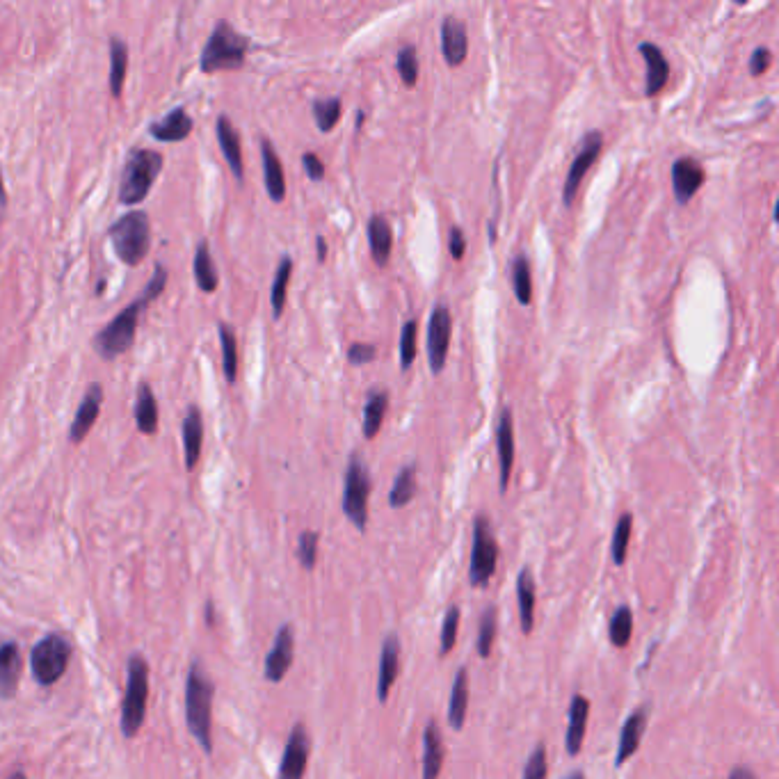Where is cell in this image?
Returning a JSON list of instances; mask_svg holds the SVG:
<instances>
[{
  "label": "cell",
  "mask_w": 779,
  "mask_h": 779,
  "mask_svg": "<svg viewBox=\"0 0 779 779\" xmlns=\"http://www.w3.org/2000/svg\"><path fill=\"white\" fill-rule=\"evenodd\" d=\"M496 562H499V544H496V537L492 533V524H489L487 517H476L469 567V581L473 588H485L489 578L496 572Z\"/></svg>",
  "instance_id": "9"
},
{
  "label": "cell",
  "mask_w": 779,
  "mask_h": 779,
  "mask_svg": "<svg viewBox=\"0 0 779 779\" xmlns=\"http://www.w3.org/2000/svg\"><path fill=\"white\" fill-rule=\"evenodd\" d=\"M316 250H318V261L323 263L327 259V243H325L323 236L316 238Z\"/></svg>",
  "instance_id": "54"
},
{
  "label": "cell",
  "mask_w": 779,
  "mask_h": 779,
  "mask_svg": "<svg viewBox=\"0 0 779 779\" xmlns=\"http://www.w3.org/2000/svg\"><path fill=\"white\" fill-rule=\"evenodd\" d=\"M377 357V345L371 343H352L348 348V361L355 366L371 364Z\"/></svg>",
  "instance_id": "48"
},
{
  "label": "cell",
  "mask_w": 779,
  "mask_h": 779,
  "mask_svg": "<svg viewBox=\"0 0 779 779\" xmlns=\"http://www.w3.org/2000/svg\"><path fill=\"white\" fill-rule=\"evenodd\" d=\"M293 275V259L291 256H284L279 261L277 272H275V281H272V293H270V304H272V316L281 318L286 307V291H288V281H291Z\"/></svg>",
  "instance_id": "35"
},
{
  "label": "cell",
  "mask_w": 779,
  "mask_h": 779,
  "mask_svg": "<svg viewBox=\"0 0 779 779\" xmlns=\"http://www.w3.org/2000/svg\"><path fill=\"white\" fill-rule=\"evenodd\" d=\"M416 496V467H405L398 473L396 480H393L391 494H389V505L391 508H405V505L412 501Z\"/></svg>",
  "instance_id": "37"
},
{
  "label": "cell",
  "mask_w": 779,
  "mask_h": 779,
  "mask_svg": "<svg viewBox=\"0 0 779 779\" xmlns=\"http://www.w3.org/2000/svg\"><path fill=\"white\" fill-rule=\"evenodd\" d=\"M770 60H773V58H770V51H768V48H764V46L757 48V51H754V53H752V58H750V71H752V76L766 74L768 67H770Z\"/></svg>",
  "instance_id": "51"
},
{
  "label": "cell",
  "mask_w": 779,
  "mask_h": 779,
  "mask_svg": "<svg viewBox=\"0 0 779 779\" xmlns=\"http://www.w3.org/2000/svg\"><path fill=\"white\" fill-rule=\"evenodd\" d=\"M206 622L208 626L215 624V617H213V604H206Z\"/></svg>",
  "instance_id": "55"
},
{
  "label": "cell",
  "mask_w": 779,
  "mask_h": 779,
  "mask_svg": "<svg viewBox=\"0 0 779 779\" xmlns=\"http://www.w3.org/2000/svg\"><path fill=\"white\" fill-rule=\"evenodd\" d=\"M293 656H295L293 629L288 624H284L277 631L275 645H272L268 658H265V679L272 681V684H279V681L288 674V670H291Z\"/></svg>",
  "instance_id": "13"
},
{
  "label": "cell",
  "mask_w": 779,
  "mask_h": 779,
  "mask_svg": "<svg viewBox=\"0 0 779 779\" xmlns=\"http://www.w3.org/2000/svg\"><path fill=\"white\" fill-rule=\"evenodd\" d=\"M220 332V343H222V366H224V377H227L229 384L236 382L238 377V341L234 329H231L227 323L218 325Z\"/></svg>",
  "instance_id": "36"
},
{
  "label": "cell",
  "mask_w": 779,
  "mask_h": 779,
  "mask_svg": "<svg viewBox=\"0 0 779 779\" xmlns=\"http://www.w3.org/2000/svg\"><path fill=\"white\" fill-rule=\"evenodd\" d=\"M704 167L695 158H679L672 165V190L679 204H688L704 186Z\"/></svg>",
  "instance_id": "14"
},
{
  "label": "cell",
  "mask_w": 779,
  "mask_h": 779,
  "mask_svg": "<svg viewBox=\"0 0 779 779\" xmlns=\"http://www.w3.org/2000/svg\"><path fill=\"white\" fill-rule=\"evenodd\" d=\"M195 279L197 286L202 288L204 293H215L220 286V275L218 268H215V261L211 256V247H208L206 240L197 245V254H195Z\"/></svg>",
  "instance_id": "32"
},
{
  "label": "cell",
  "mask_w": 779,
  "mask_h": 779,
  "mask_svg": "<svg viewBox=\"0 0 779 779\" xmlns=\"http://www.w3.org/2000/svg\"><path fill=\"white\" fill-rule=\"evenodd\" d=\"M163 154L151 149H131L126 156L122 181H119V202L135 206L147 199L154 181L163 172Z\"/></svg>",
  "instance_id": "3"
},
{
  "label": "cell",
  "mask_w": 779,
  "mask_h": 779,
  "mask_svg": "<svg viewBox=\"0 0 779 779\" xmlns=\"http://www.w3.org/2000/svg\"><path fill=\"white\" fill-rule=\"evenodd\" d=\"M215 133H218L220 149L224 158H227L231 172H234L238 181H243L245 165H243V149H240V135L227 115L218 117V122H215Z\"/></svg>",
  "instance_id": "20"
},
{
  "label": "cell",
  "mask_w": 779,
  "mask_h": 779,
  "mask_svg": "<svg viewBox=\"0 0 779 779\" xmlns=\"http://www.w3.org/2000/svg\"><path fill=\"white\" fill-rule=\"evenodd\" d=\"M608 636L615 647L624 649L633 638V613L629 606H620L610 617L608 624Z\"/></svg>",
  "instance_id": "38"
},
{
  "label": "cell",
  "mask_w": 779,
  "mask_h": 779,
  "mask_svg": "<svg viewBox=\"0 0 779 779\" xmlns=\"http://www.w3.org/2000/svg\"><path fill=\"white\" fill-rule=\"evenodd\" d=\"M389 409V393L387 391H373L368 396V403L364 407V437L373 439L377 437V432L382 428L384 416H387Z\"/></svg>",
  "instance_id": "34"
},
{
  "label": "cell",
  "mask_w": 779,
  "mask_h": 779,
  "mask_svg": "<svg viewBox=\"0 0 779 779\" xmlns=\"http://www.w3.org/2000/svg\"><path fill=\"white\" fill-rule=\"evenodd\" d=\"M318 542L320 535L313 533V530H304L300 535V542H297V560L304 569H313L318 562Z\"/></svg>",
  "instance_id": "45"
},
{
  "label": "cell",
  "mask_w": 779,
  "mask_h": 779,
  "mask_svg": "<svg viewBox=\"0 0 779 779\" xmlns=\"http://www.w3.org/2000/svg\"><path fill=\"white\" fill-rule=\"evenodd\" d=\"M364 112H359V115H357V131H361V124H364Z\"/></svg>",
  "instance_id": "57"
},
{
  "label": "cell",
  "mask_w": 779,
  "mask_h": 779,
  "mask_svg": "<svg viewBox=\"0 0 779 779\" xmlns=\"http://www.w3.org/2000/svg\"><path fill=\"white\" fill-rule=\"evenodd\" d=\"M729 779H754V775H752V770L738 766V768L732 770V775H729Z\"/></svg>",
  "instance_id": "53"
},
{
  "label": "cell",
  "mask_w": 779,
  "mask_h": 779,
  "mask_svg": "<svg viewBox=\"0 0 779 779\" xmlns=\"http://www.w3.org/2000/svg\"><path fill=\"white\" fill-rule=\"evenodd\" d=\"M396 67H398L400 78H403V83L407 87H414L416 83H419V55H416L414 46L400 48L398 58H396Z\"/></svg>",
  "instance_id": "42"
},
{
  "label": "cell",
  "mask_w": 779,
  "mask_h": 779,
  "mask_svg": "<svg viewBox=\"0 0 779 779\" xmlns=\"http://www.w3.org/2000/svg\"><path fill=\"white\" fill-rule=\"evenodd\" d=\"M5 211H7V192L3 183V170H0V222L5 218Z\"/></svg>",
  "instance_id": "52"
},
{
  "label": "cell",
  "mask_w": 779,
  "mask_h": 779,
  "mask_svg": "<svg viewBox=\"0 0 779 779\" xmlns=\"http://www.w3.org/2000/svg\"><path fill=\"white\" fill-rule=\"evenodd\" d=\"M578 154L572 160V167H569L565 188H562V202L569 208L574 204L576 192L581 188V183L585 179V174L592 170V165L597 163V158L601 156V149H604V135L599 131H590L585 138L578 144Z\"/></svg>",
  "instance_id": "10"
},
{
  "label": "cell",
  "mask_w": 779,
  "mask_h": 779,
  "mask_svg": "<svg viewBox=\"0 0 779 779\" xmlns=\"http://www.w3.org/2000/svg\"><path fill=\"white\" fill-rule=\"evenodd\" d=\"M247 51H250V37L231 28V23L220 21L208 37L199 67L204 74H215L220 69H240L245 64Z\"/></svg>",
  "instance_id": "4"
},
{
  "label": "cell",
  "mask_w": 779,
  "mask_h": 779,
  "mask_svg": "<svg viewBox=\"0 0 779 779\" xmlns=\"http://www.w3.org/2000/svg\"><path fill=\"white\" fill-rule=\"evenodd\" d=\"M496 448H499L501 464V494L508 492L512 464H515V421H512V409L505 407L501 412L499 430H496Z\"/></svg>",
  "instance_id": "17"
},
{
  "label": "cell",
  "mask_w": 779,
  "mask_h": 779,
  "mask_svg": "<svg viewBox=\"0 0 779 779\" xmlns=\"http://www.w3.org/2000/svg\"><path fill=\"white\" fill-rule=\"evenodd\" d=\"M647 722H649V709H647V706H642V709L633 711L631 716L626 718L624 727H622V734H620V748H617V759H615L617 768L624 766L626 761H629L633 754L638 752L642 734H645V729H647Z\"/></svg>",
  "instance_id": "18"
},
{
  "label": "cell",
  "mask_w": 779,
  "mask_h": 779,
  "mask_svg": "<svg viewBox=\"0 0 779 779\" xmlns=\"http://www.w3.org/2000/svg\"><path fill=\"white\" fill-rule=\"evenodd\" d=\"M343 112V103L341 99H318L313 101V119H316V126L320 133H329L332 128L339 124Z\"/></svg>",
  "instance_id": "40"
},
{
  "label": "cell",
  "mask_w": 779,
  "mask_h": 779,
  "mask_svg": "<svg viewBox=\"0 0 779 779\" xmlns=\"http://www.w3.org/2000/svg\"><path fill=\"white\" fill-rule=\"evenodd\" d=\"M368 245H371L373 261L380 265V268L389 263L391 247H393V231L387 218H382V215H373L371 222H368Z\"/></svg>",
  "instance_id": "29"
},
{
  "label": "cell",
  "mask_w": 779,
  "mask_h": 779,
  "mask_svg": "<svg viewBox=\"0 0 779 779\" xmlns=\"http://www.w3.org/2000/svg\"><path fill=\"white\" fill-rule=\"evenodd\" d=\"M261 158H263V179H265V190L272 202H284L286 197V176H284V167H281V160L277 156L275 147L268 140L261 142Z\"/></svg>",
  "instance_id": "24"
},
{
  "label": "cell",
  "mask_w": 779,
  "mask_h": 779,
  "mask_svg": "<svg viewBox=\"0 0 779 779\" xmlns=\"http://www.w3.org/2000/svg\"><path fill=\"white\" fill-rule=\"evenodd\" d=\"M588 716H590V702L588 697L583 695H574L572 697V706H569V727H567V752L576 757L583 748V738H585V729H588Z\"/></svg>",
  "instance_id": "26"
},
{
  "label": "cell",
  "mask_w": 779,
  "mask_h": 779,
  "mask_svg": "<svg viewBox=\"0 0 779 779\" xmlns=\"http://www.w3.org/2000/svg\"><path fill=\"white\" fill-rule=\"evenodd\" d=\"M467 709H469V670L460 668L455 674L453 681V690H451V704H448V722L451 727L460 729L464 727V720H467Z\"/></svg>",
  "instance_id": "30"
},
{
  "label": "cell",
  "mask_w": 779,
  "mask_h": 779,
  "mask_svg": "<svg viewBox=\"0 0 779 779\" xmlns=\"http://www.w3.org/2000/svg\"><path fill=\"white\" fill-rule=\"evenodd\" d=\"M135 423L142 435H156L158 432V403L149 382H142L138 389V403H135Z\"/></svg>",
  "instance_id": "31"
},
{
  "label": "cell",
  "mask_w": 779,
  "mask_h": 779,
  "mask_svg": "<svg viewBox=\"0 0 779 779\" xmlns=\"http://www.w3.org/2000/svg\"><path fill=\"white\" fill-rule=\"evenodd\" d=\"M441 51H444L448 67H460L467 60L469 35L464 23L457 21L455 16H446L444 23H441Z\"/></svg>",
  "instance_id": "16"
},
{
  "label": "cell",
  "mask_w": 779,
  "mask_h": 779,
  "mask_svg": "<svg viewBox=\"0 0 779 779\" xmlns=\"http://www.w3.org/2000/svg\"><path fill=\"white\" fill-rule=\"evenodd\" d=\"M444 736L437 722H430L423 734V779H437L444 766Z\"/></svg>",
  "instance_id": "27"
},
{
  "label": "cell",
  "mask_w": 779,
  "mask_h": 779,
  "mask_svg": "<svg viewBox=\"0 0 779 779\" xmlns=\"http://www.w3.org/2000/svg\"><path fill=\"white\" fill-rule=\"evenodd\" d=\"M204 444V419L197 405H190L183 419V451H186V469L192 471L202 457Z\"/></svg>",
  "instance_id": "22"
},
{
  "label": "cell",
  "mask_w": 779,
  "mask_h": 779,
  "mask_svg": "<svg viewBox=\"0 0 779 779\" xmlns=\"http://www.w3.org/2000/svg\"><path fill=\"white\" fill-rule=\"evenodd\" d=\"M546 773H549V764H546V745L540 743L528 757L524 779H546Z\"/></svg>",
  "instance_id": "47"
},
{
  "label": "cell",
  "mask_w": 779,
  "mask_h": 779,
  "mask_svg": "<svg viewBox=\"0 0 779 779\" xmlns=\"http://www.w3.org/2000/svg\"><path fill=\"white\" fill-rule=\"evenodd\" d=\"M400 674V640L396 633H391L384 640L382 645V656H380V681H377V697L380 702L389 700V693L393 684H396Z\"/></svg>",
  "instance_id": "19"
},
{
  "label": "cell",
  "mask_w": 779,
  "mask_h": 779,
  "mask_svg": "<svg viewBox=\"0 0 779 779\" xmlns=\"http://www.w3.org/2000/svg\"><path fill=\"white\" fill-rule=\"evenodd\" d=\"M213 693L215 686L202 665L192 663L186 679V725L206 754L213 752Z\"/></svg>",
  "instance_id": "2"
},
{
  "label": "cell",
  "mask_w": 779,
  "mask_h": 779,
  "mask_svg": "<svg viewBox=\"0 0 779 779\" xmlns=\"http://www.w3.org/2000/svg\"><path fill=\"white\" fill-rule=\"evenodd\" d=\"M128 67V46L124 39L110 37V94L119 99L124 90Z\"/></svg>",
  "instance_id": "33"
},
{
  "label": "cell",
  "mask_w": 779,
  "mask_h": 779,
  "mask_svg": "<svg viewBox=\"0 0 779 779\" xmlns=\"http://www.w3.org/2000/svg\"><path fill=\"white\" fill-rule=\"evenodd\" d=\"M71 661V645L67 638L51 633L37 642L30 654V665L35 672L39 686H53L55 681L62 679Z\"/></svg>",
  "instance_id": "7"
},
{
  "label": "cell",
  "mask_w": 779,
  "mask_h": 779,
  "mask_svg": "<svg viewBox=\"0 0 779 779\" xmlns=\"http://www.w3.org/2000/svg\"><path fill=\"white\" fill-rule=\"evenodd\" d=\"M108 236L115 247V254L119 261L131 265H140L147 259L149 247H151V222L149 215L142 211H131L119 218L108 229Z\"/></svg>",
  "instance_id": "5"
},
{
  "label": "cell",
  "mask_w": 779,
  "mask_h": 779,
  "mask_svg": "<svg viewBox=\"0 0 779 779\" xmlns=\"http://www.w3.org/2000/svg\"><path fill=\"white\" fill-rule=\"evenodd\" d=\"M512 286H515L519 304L528 307L533 302V275H530V263L524 254L517 256L515 263H512Z\"/></svg>",
  "instance_id": "39"
},
{
  "label": "cell",
  "mask_w": 779,
  "mask_h": 779,
  "mask_svg": "<svg viewBox=\"0 0 779 779\" xmlns=\"http://www.w3.org/2000/svg\"><path fill=\"white\" fill-rule=\"evenodd\" d=\"M165 284H167V270L158 263L154 270V277H151L147 286H144V291L138 300H133L128 307H124V311L119 313L117 318H112L110 323L94 336L92 345L96 355H99L103 361H112L133 348L142 311L147 309L156 297H160V293L165 291Z\"/></svg>",
  "instance_id": "1"
},
{
  "label": "cell",
  "mask_w": 779,
  "mask_h": 779,
  "mask_svg": "<svg viewBox=\"0 0 779 779\" xmlns=\"http://www.w3.org/2000/svg\"><path fill=\"white\" fill-rule=\"evenodd\" d=\"M448 252H451V256L455 261H462L464 259V252H467V238H464V231L460 227H451V231H448Z\"/></svg>",
  "instance_id": "49"
},
{
  "label": "cell",
  "mask_w": 779,
  "mask_h": 779,
  "mask_svg": "<svg viewBox=\"0 0 779 779\" xmlns=\"http://www.w3.org/2000/svg\"><path fill=\"white\" fill-rule=\"evenodd\" d=\"M192 126H195V122H192L188 110L174 108L170 115L160 119V122H151L149 133H151V138L158 140V142H181L192 133Z\"/></svg>",
  "instance_id": "21"
},
{
  "label": "cell",
  "mask_w": 779,
  "mask_h": 779,
  "mask_svg": "<svg viewBox=\"0 0 779 779\" xmlns=\"http://www.w3.org/2000/svg\"><path fill=\"white\" fill-rule=\"evenodd\" d=\"M416 329H419L416 320H409L403 327V334H400V366H403V371H407L416 359Z\"/></svg>",
  "instance_id": "46"
},
{
  "label": "cell",
  "mask_w": 779,
  "mask_h": 779,
  "mask_svg": "<svg viewBox=\"0 0 779 779\" xmlns=\"http://www.w3.org/2000/svg\"><path fill=\"white\" fill-rule=\"evenodd\" d=\"M517 601H519L521 631H524V636H530L535 626V578L528 567L521 569L517 578Z\"/></svg>",
  "instance_id": "28"
},
{
  "label": "cell",
  "mask_w": 779,
  "mask_h": 779,
  "mask_svg": "<svg viewBox=\"0 0 779 779\" xmlns=\"http://www.w3.org/2000/svg\"><path fill=\"white\" fill-rule=\"evenodd\" d=\"M149 700V665L142 656L128 658V681L122 706V732L126 738H133L140 732L147 718Z\"/></svg>",
  "instance_id": "6"
},
{
  "label": "cell",
  "mask_w": 779,
  "mask_h": 779,
  "mask_svg": "<svg viewBox=\"0 0 779 779\" xmlns=\"http://www.w3.org/2000/svg\"><path fill=\"white\" fill-rule=\"evenodd\" d=\"M631 535H633V515L624 512L620 521H617L615 533H613V546H610V556H613L615 565H624L626 553H629Z\"/></svg>",
  "instance_id": "41"
},
{
  "label": "cell",
  "mask_w": 779,
  "mask_h": 779,
  "mask_svg": "<svg viewBox=\"0 0 779 779\" xmlns=\"http://www.w3.org/2000/svg\"><path fill=\"white\" fill-rule=\"evenodd\" d=\"M457 626H460V608L451 606L446 610L444 626H441V642H439V654L448 656L453 652L457 642Z\"/></svg>",
  "instance_id": "44"
},
{
  "label": "cell",
  "mask_w": 779,
  "mask_h": 779,
  "mask_svg": "<svg viewBox=\"0 0 779 779\" xmlns=\"http://www.w3.org/2000/svg\"><path fill=\"white\" fill-rule=\"evenodd\" d=\"M496 638V608H485L483 617H480V633H478V656L489 658Z\"/></svg>",
  "instance_id": "43"
},
{
  "label": "cell",
  "mask_w": 779,
  "mask_h": 779,
  "mask_svg": "<svg viewBox=\"0 0 779 779\" xmlns=\"http://www.w3.org/2000/svg\"><path fill=\"white\" fill-rule=\"evenodd\" d=\"M7 779H28L26 773H21V770H16V773H12Z\"/></svg>",
  "instance_id": "56"
},
{
  "label": "cell",
  "mask_w": 779,
  "mask_h": 779,
  "mask_svg": "<svg viewBox=\"0 0 779 779\" xmlns=\"http://www.w3.org/2000/svg\"><path fill=\"white\" fill-rule=\"evenodd\" d=\"M302 165H304V172H307V176L311 181H323L325 179V165L323 160H320L313 151H307V154L302 156Z\"/></svg>",
  "instance_id": "50"
},
{
  "label": "cell",
  "mask_w": 779,
  "mask_h": 779,
  "mask_svg": "<svg viewBox=\"0 0 779 779\" xmlns=\"http://www.w3.org/2000/svg\"><path fill=\"white\" fill-rule=\"evenodd\" d=\"M309 750H311V741H309L307 727L295 725L291 736H288L284 757H281L279 779H302L304 773H307Z\"/></svg>",
  "instance_id": "12"
},
{
  "label": "cell",
  "mask_w": 779,
  "mask_h": 779,
  "mask_svg": "<svg viewBox=\"0 0 779 779\" xmlns=\"http://www.w3.org/2000/svg\"><path fill=\"white\" fill-rule=\"evenodd\" d=\"M451 336H453V316L448 307L439 304L432 311L430 325H428V357H430V371L439 375L446 366L448 348H451Z\"/></svg>",
  "instance_id": "11"
},
{
  "label": "cell",
  "mask_w": 779,
  "mask_h": 779,
  "mask_svg": "<svg viewBox=\"0 0 779 779\" xmlns=\"http://www.w3.org/2000/svg\"><path fill=\"white\" fill-rule=\"evenodd\" d=\"M101 405H103V387L99 382H94L90 384V389H87L83 403H80L78 412L74 416V423H71L69 428L71 444H80V441L87 437V432L94 428V423L101 414Z\"/></svg>",
  "instance_id": "15"
},
{
  "label": "cell",
  "mask_w": 779,
  "mask_h": 779,
  "mask_svg": "<svg viewBox=\"0 0 779 779\" xmlns=\"http://www.w3.org/2000/svg\"><path fill=\"white\" fill-rule=\"evenodd\" d=\"M21 681V652L14 642L0 645V697L12 700Z\"/></svg>",
  "instance_id": "25"
},
{
  "label": "cell",
  "mask_w": 779,
  "mask_h": 779,
  "mask_svg": "<svg viewBox=\"0 0 779 779\" xmlns=\"http://www.w3.org/2000/svg\"><path fill=\"white\" fill-rule=\"evenodd\" d=\"M640 53L645 58L647 64V83H645V94L647 96H656L658 92L668 85L670 78V62L665 60V55L661 48L652 42L640 44Z\"/></svg>",
  "instance_id": "23"
},
{
  "label": "cell",
  "mask_w": 779,
  "mask_h": 779,
  "mask_svg": "<svg viewBox=\"0 0 779 779\" xmlns=\"http://www.w3.org/2000/svg\"><path fill=\"white\" fill-rule=\"evenodd\" d=\"M368 499H371V473L359 455L350 457L343 485V512L359 530L368 524Z\"/></svg>",
  "instance_id": "8"
},
{
  "label": "cell",
  "mask_w": 779,
  "mask_h": 779,
  "mask_svg": "<svg viewBox=\"0 0 779 779\" xmlns=\"http://www.w3.org/2000/svg\"><path fill=\"white\" fill-rule=\"evenodd\" d=\"M567 779H585V775L581 773V770H576V773H572Z\"/></svg>",
  "instance_id": "58"
}]
</instances>
